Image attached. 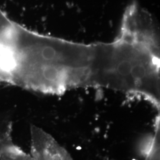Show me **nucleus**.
<instances>
[{"instance_id":"obj_3","label":"nucleus","mask_w":160,"mask_h":160,"mask_svg":"<svg viewBox=\"0 0 160 160\" xmlns=\"http://www.w3.org/2000/svg\"><path fill=\"white\" fill-rule=\"evenodd\" d=\"M0 160H34L14 143L10 144L2 152Z\"/></svg>"},{"instance_id":"obj_2","label":"nucleus","mask_w":160,"mask_h":160,"mask_svg":"<svg viewBox=\"0 0 160 160\" xmlns=\"http://www.w3.org/2000/svg\"><path fill=\"white\" fill-rule=\"evenodd\" d=\"M160 117H158L155 122L154 136L150 138L149 141L144 148L145 160H160Z\"/></svg>"},{"instance_id":"obj_1","label":"nucleus","mask_w":160,"mask_h":160,"mask_svg":"<svg viewBox=\"0 0 160 160\" xmlns=\"http://www.w3.org/2000/svg\"><path fill=\"white\" fill-rule=\"evenodd\" d=\"M30 155L34 160H73L68 151L39 127L30 128Z\"/></svg>"}]
</instances>
